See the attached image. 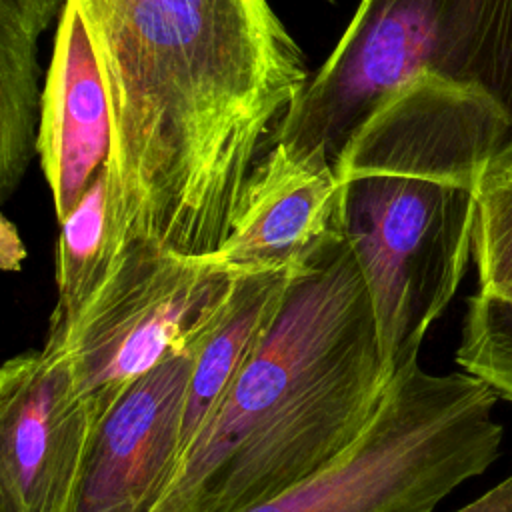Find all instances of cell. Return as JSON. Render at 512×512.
Masks as SVG:
<instances>
[{"mask_svg": "<svg viewBox=\"0 0 512 512\" xmlns=\"http://www.w3.org/2000/svg\"><path fill=\"white\" fill-rule=\"evenodd\" d=\"M478 292L512 300V162L484 178L472 232Z\"/></svg>", "mask_w": 512, "mask_h": 512, "instance_id": "9a60e30c", "label": "cell"}, {"mask_svg": "<svg viewBox=\"0 0 512 512\" xmlns=\"http://www.w3.org/2000/svg\"><path fill=\"white\" fill-rule=\"evenodd\" d=\"M506 136L486 94L422 74L374 108L334 160L338 226L366 280L390 376L418 362L460 286L480 190Z\"/></svg>", "mask_w": 512, "mask_h": 512, "instance_id": "3957f363", "label": "cell"}, {"mask_svg": "<svg viewBox=\"0 0 512 512\" xmlns=\"http://www.w3.org/2000/svg\"><path fill=\"white\" fill-rule=\"evenodd\" d=\"M338 226V176L322 152L272 142L214 258L236 274L294 268Z\"/></svg>", "mask_w": 512, "mask_h": 512, "instance_id": "9c48e42d", "label": "cell"}, {"mask_svg": "<svg viewBox=\"0 0 512 512\" xmlns=\"http://www.w3.org/2000/svg\"><path fill=\"white\" fill-rule=\"evenodd\" d=\"M496 400L490 384L464 370L406 366L344 454L246 512H434L500 454Z\"/></svg>", "mask_w": 512, "mask_h": 512, "instance_id": "5b68a950", "label": "cell"}, {"mask_svg": "<svg viewBox=\"0 0 512 512\" xmlns=\"http://www.w3.org/2000/svg\"><path fill=\"white\" fill-rule=\"evenodd\" d=\"M432 74L486 94L506 116L512 162V0H360L272 142L332 162L392 92ZM490 168V170H492Z\"/></svg>", "mask_w": 512, "mask_h": 512, "instance_id": "277c9868", "label": "cell"}, {"mask_svg": "<svg viewBox=\"0 0 512 512\" xmlns=\"http://www.w3.org/2000/svg\"><path fill=\"white\" fill-rule=\"evenodd\" d=\"M60 226L56 248L58 300L48 324L50 336H62L70 330L110 274L108 168Z\"/></svg>", "mask_w": 512, "mask_h": 512, "instance_id": "4fadbf2b", "label": "cell"}, {"mask_svg": "<svg viewBox=\"0 0 512 512\" xmlns=\"http://www.w3.org/2000/svg\"><path fill=\"white\" fill-rule=\"evenodd\" d=\"M24 244L16 232V228L4 218L2 234H0V260L6 270H16L24 258Z\"/></svg>", "mask_w": 512, "mask_h": 512, "instance_id": "e0dca14e", "label": "cell"}, {"mask_svg": "<svg viewBox=\"0 0 512 512\" xmlns=\"http://www.w3.org/2000/svg\"><path fill=\"white\" fill-rule=\"evenodd\" d=\"M288 280L290 268L238 274L226 300L196 340L180 462L274 322Z\"/></svg>", "mask_w": 512, "mask_h": 512, "instance_id": "8fae6325", "label": "cell"}, {"mask_svg": "<svg viewBox=\"0 0 512 512\" xmlns=\"http://www.w3.org/2000/svg\"><path fill=\"white\" fill-rule=\"evenodd\" d=\"M456 512H512V476Z\"/></svg>", "mask_w": 512, "mask_h": 512, "instance_id": "2e32d148", "label": "cell"}, {"mask_svg": "<svg viewBox=\"0 0 512 512\" xmlns=\"http://www.w3.org/2000/svg\"><path fill=\"white\" fill-rule=\"evenodd\" d=\"M66 0H0V200L22 182L36 154L42 92L38 40Z\"/></svg>", "mask_w": 512, "mask_h": 512, "instance_id": "7c38bea8", "label": "cell"}, {"mask_svg": "<svg viewBox=\"0 0 512 512\" xmlns=\"http://www.w3.org/2000/svg\"><path fill=\"white\" fill-rule=\"evenodd\" d=\"M92 430L64 348L8 358L0 370V512H70Z\"/></svg>", "mask_w": 512, "mask_h": 512, "instance_id": "52a82bcc", "label": "cell"}, {"mask_svg": "<svg viewBox=\"0 0 512 512\" xmlns=\"http://www.w3.org/2000/svg\"><path fill=\"white\" fill-rule=\"evenodd\" d=\"M454 360L512 402V300L482 292L468 298Z\"/></svg>", "mask_w": 512, "mask_h": 512, "instance_id": "5bb4252c", "label": "cell"}, {"mask_svg": "<svg viewBox=\"0 0 512 512\" xmlns=\"http://www.w3.org/2000/svg\"><path fill=\"white\" fill-rule=\"evenodd\" d=\"M112 118L108 240L214 256L276 128L310 82L268 0H66Z\"/></svg>", "mask_w": 512, "mask_h": 512, "instance_id": "6da1fadb", "label": "cell"}, {"mask_svg": "<svg viewBox=\"0 0 512 512\" xmlns=\"http://www.w3.org/2000/svg\"><path fill=\"white\" fill-rule=\"evenodd\" d=\"M54 212L62 224L112 154L110 106L84 22L72 2L58 16L36 136Z\"/></svg>", "mask_w": 512, "mask_h": 512, "instance_id": "30bf717a", "label": "cell"}, {"mask_svg": "<svg viewBox=\"0 0 512 512\" xmlns=\"http://www.w3.org/2000/svg\"><path fill=\"white\" fill-rule=\"evenodd\" d=\"M238 274L214 256L130 244L92 302L62 336L76 396L92 434L120 398L158 364L192 352Z\"/></svg>", "mask_w": 512, "mask_h": 512, "instance_id": "8992f818", "label": "cell"}, {"mask_svg": "<svg viewBox=\"0 0 512 512\" xmlns=\"http://www.w3.org/2000/svg\"><path fill=\"white\" fill-rule=\"evenodd\" d=\"M192 352L174 354L120 398L90 438L70 512H152L182 450Z\"/></svg>", "mask_w": 512, "mask_h": 512, "instance_id": "ba28073f", "label": "cell"}, {"mask_svg": "<svg viewBox=\"0 0 512 512\" xmlns=\"http://www.w3.org/2000/svg\"><path fill=\"white\" fill-rule=\"evenodd\" d=\"M386 370L372 298L336 226L290 268L280 310L152 512H246L344 454Z\"/></svg>", "mask_w": 512, "mask_h": 512, "instance_id": "7a4b0ae2", "label": "cell"}]
</instances>
